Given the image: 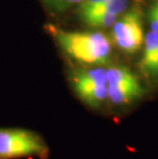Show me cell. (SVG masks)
I'll return each instance as SVG.
<instances>
[{
    "instance_id": "obj_1",
    "label": "cell",
    "mask_w": 158,
    "mask_h": 159,
    "mask_svg": "<svg viewBox=\"0 0 158 159\" xmlns=\"http://www.w3.org/2000/svg\"><path fill=\"white\" fill-rule=\"evenodd\" d=\"M45 30L62 52L85 66H100L109 62L112 45L109 37L99 31H67L52 24Z\"/></svg>"
},
{
    "instance_id": "obj_2",
    "label": "cell",
    "mask_w": 158,
    "mask_h": 159,
    "mask_svg": "<svg viewBox=\"0 0 158 159\" xmlns=\"http://www.w3.org/2000/svg\"><path fill=\"white\" fill-rule=\"evenodd\" d=\"M50 149L41 134L22 127H0V159H48Z\"/></svg>"
},
{
    "instance_id": "obj_3",
    "label": "cell",
    "mask_w": 158,
    "mask_h": 159,
    "mask_svg": "<svg viewBox=\"0 0 158 159\" xmlns=\"http://www.w3.org/2000/svg\"><path fill=\"white\" fill-rule=\"evenodd\" d=\"M70 84L75 96L86 107L101 110L108 104L107 69L103 67H81L70 74Z\"/></svg>"
},
{
    "instance_id": "obj_4",
    "label": "cell",
    "mask_w": 158,
    "mask_h": 159,
    "mask_svg": "<svg viewBox=\"0 0 158 159\" xmlns=\"http://www.w3.org/2000/svg\"><path fill=\"white\" fill-rule=\"evenodd\" d=\"M108 104L123 106L143 97L145 89L139 78L125 67H110L107 69Z\"/></svg>"
},
{
    "instance_id": "obj_5",
    "label": "cell",
    "mask_w": 158,
    "mask_h": 159,
    "mask_svg": "<svg viewBox=\"0 0 158 159\" xmlns=\"http://www.w3.org/2000/svg\"><path fill=\"white\" fill-rule=\"evenodd\" d=\"M112 40L119 49L127 53H134L143 47L144 31L142 16L138 9L127 11L112 26Z\"/></svg>"
},
{
    "instance_id": "obj_6",
    "label": "cell",
    "mask_w": 158,
    "mask_h": 159,
    "mask_svg": "<svg viewBox=\"0 0 158 159\" xmlns=\"http://www.w3.org/2000/svg\"><path fill=\"white\" fill-rule=\"evenodd\" d=\"M140 67L147 77L158 78V32L150 31L145 35Z\"/></svg>"
},
{
    "instance_id": "obj_7",
    "label": "cell",
    "mask_w": 158,
    "mask_h": 159,
    "mask_svg": "<svg viewBox=\"0 0 158 159\" xmlns=\"http://www.w3.org/2000/svg\"><path fill=\"white\" fill-rule=\"evenodd\" d=\"M47 11L52 13H63L74 6H78L83 0H40Z\"/></svg>"
},
{
    "instance_id": "obj_8",
    "label": "cell",
    "mask_w": 158,
    "mask_h": 159,
    "mask_svg": "<svg viewBox=\"0 0 158 159\" xmlns=\"http://www.w3.org/2000/svg\"><path fill=\"white\" fill-rule=\"evenodd\" d=\"M103 1L104 0H83V1L77 6L78 16L90 11V9H93V7H96L97 5H99L100 3H102Z\"/></svg>"
},
{
    "instance_id": "obj_9",
    "label": "cell",
    "mask_w": 158,
    "mask_h": 159,
    "mask_svg": "<svg viewBox=\"0 0 158 159\" xmlns=\"http://www.w3.org/2000/svg\"><path fill=\"white\" fill-rule=\"evenodd\" d=\"M149 22H150L151 31L158 32V2H156L150 9Z\"/></svg>"
}]
</instances>
